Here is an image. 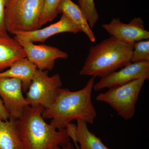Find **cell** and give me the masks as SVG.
Segmentation results:
<instances>
[{
  "label": "cell",
  "mask_w": 149,
  "mask_h": 149,
  "mask_svg": "<svg viewBox=\"0 0 149 149\" xmlns=\"http://www.w3.org/2000/svg\"><path fill=\"white\" fill-rule=\"evenodd\" d=\"M95 80V77H91L85 87L79 91L60 88L54 103L43 111L44 119H51L50 124L58 130L64 129L74 120L93 124L97 115L92 100Z\"/></svg>",
  "instance_id": "1"
},
{
  "label": "cell",
  "mask_w": 149,
  "mask_h": 149,
  "mask_svg": "<svg viewBox=\"0 0 149 149\" xmlns=\"http://www.w3.org/2000/svg\"><path fill=\"white\" fill-rule=\"evenodd\" d=\"M44 109L41 106H27L15 120L24 149H49L70 142L65 128L58 130L46 122L42 116Z\"/></svg>",
  "instance_id": "2"
},
{
  "label": "cell",
  "mask_w": 149,
  "mask_h": 149,
  "mask_svg": "<svg viewBox=\"0 0 149 149\" xmlns=\"http://www.w3.org/2000/svg\"><path fill=\"white\" fill-rule=\"evenodd\" d=\"M133 51V44L111 37L91 47L80 74L105 77L131 63Z\"/></svg>",
  "instance_id": "3"
},
{
  "label": "cell",
  "mask_w": 149,
  "mask_h": 149,
  "mask_svg": "<svg viewBox=\"0 0 149 149\" xmlns=\"http://www.w3.org/2000/svg\"><path fill=\"white\" fill-rule=\"evenodd\" d=\"M43 0H7L5 12L8 34L30 32L39 29Z\"/></svg>",
  "instance_id": "4"
},
{
  "label": "cell",
  "mask_w": 149,
  "mask_h": 149,
  "mask_svg": "<svg viewBox=\"0 0 149 149\" xmlns=\"http://www.w3.org/2000/svg\"><path fill=\"white\" fill-rule=\"evenodd\" d=\"M146 80L141 78L109 88L105 93L99 94L96 100L109 105L124 120H130L134 116L136 104Z\"/></svg>",
  "instance_id": "5"
},
{
  "label": "cell",
  "mask_w": 149,
  "mask_h": 149,
  "mask_svg": "<svg viewBox=\"0 0 149 149\" xmlns=\"http://www.w3.org/2000/svg\"><path fill=\"white\" fill-rule=\"evenodd\" d=\"M61 86L59 74L49 76L47 70L37 69L26 93L25 99L30 106H41L47 109L54 103Z\"/></svg>",
  "instance_id": "6"
},
{
  "label": "cell",
  "mask_w": 149,
  "mask_h": 149,
  "mask_svg": "<svg viewBox=\"0 0 149 149\" xmlns=\"http://www.w3.org/2000/svg\"><path fill=\"white\" fill-rule=\"evenodd\" d=\"M22 92V83L19 79L0 77V97L10 120H17L29 105Z\"/></svg>",
  "instance_id": "7"
},
{
  "label": "cell",
  "mask_w": 149,
  "mask_h": 149,
  "mask_svg": "<svg viewBox=\"0 0 149 149\" xmlns=\"http://www.w3.org/2000/svg\"><path fill=\"white\" fill-rule=\"evenodd\" d=\"M149 79V61L130 63L118 71L102 77L94 84L93 90L101 91L126 84L137 79Z\"/></svg>",
  "instance_id": "8"
},
{
  "label": "cell",
  "mask_w": 149,
  "mask_h": 149,
  "mask_svg": "<svg viewBox=\"0 0 149 149\" xmlns=\"http://www.w3.org/2000/svg\"><path fill=\"white\" fill-rule=\"evenodd\" d=\"M17 41L24 49L26 58L40 70H52L57 59H65L68 57L66 52L56 47L45 44L37 45L29 42Z\"/></svg>",
  "instance_id": "9"
},
{
  "label": "cell",
  "mask_w": 149,
  "mask_h": 149,
  "mask_svg": "<svg viewBox=\"0 0 149 149\" xmlns=\"http://www.w3.org/2000/svg\"><path fill=\"white\" fill-rule=\"evenodd\" d=\"M102 27L111 37L124 42L133 44L149 39V31L145 29L144 22L140 17H134L128 23H123L119 18H113Z\"/></svg>",
  "instance_id": "10"
},
{
  "label": "cell",
  "mask_w": 149,
  "mask_h": 149,
  "mask_svg": "<svg viewBox=\"0 0 149 149\" xmlns=\"http://www.w3.org/2000/svg\"><path fill=\"white\" fill-rule=\"evenodd\" d=\"M80 32V29L69 19L64 15L62 14L60 19L56 23L42 29L17 33L14 35V38L17 41L43 43L50 37L60 33L70 32L76 34Z\"/></svg>",
  "instance_id": "11"
},
{
  "label": "cell",
  "mask_w": 149,
  "mask_h": 149,
  "mask_svg": "<svg viewBox=\"0 0 149 149\" xmlns=\"http://www.w3.org/2000/svg\"><path fill=\"white\" fill-rule=\"evenodd\" d=\"M58 13L64 15L78 28L87 35L92 42L96 41L95 36L87 18L78 5L72 0H61L57 8Z\"/></svg>",
  "instance_id": "12"
},
{
  "label": "cell",
  "mask_w": 149,
  "mask_h": 149,
  "mask_svg": "<svg viewBox=\"0 0 149 149\" xmlns=\"http://www.w3.org/2000/svg\"><path fill=\"white\" fill-rule=\"evenodd\" d=\"M26 58L22 46L14 38L0 37V72L19 60Z\"/></svg>",
  "instance_id": "13"
},
{
  "label": "cell",
  "mask_w": 149,
  "mask_h": 149,
  "mask_svg": "<svg viewBox=\"0 0 149 149\" xmlns=\"http://www.w3.org/2000/svg\"><path fill=\"white\" fill-rule=\"evenodd\" d=\"M37 69L36 66L26 58L19 60L8 69L0 72V77L16 78L22 83L23 92L26 93Z\"/></svg>",
  "instance_id": "14"
},
{
  "label": "cell",
  "mask_w": 149,
  "mask_h": 149,
  "mask_svg": "<svg viewBox=\"0 0 149 149\" xmlns=\"http://www.w3.org/2000/svg\"><path fill=\"white\" fill-rule=\"evenodd\" d=\"M0 149H24L14 120L0 119Z\"/></svg>",
  "instance_id": "15"
},
{
  "label": "cell",
  "mask_w": 149,
  "mask_h": 149,
  "mask_svg": "<svg viewBox=\"0 0 149 149\" xmlns=\"http://www.w3.org/2000/svg\"><path fill=\"white\" fill-rule=\"evenodd\" d=\"M76 135L80 149H111L108 148L100 138L88 129V123L83 120H77Z\"/></svg>",
  "instance_id": "16"
},
{
  "label": "cell",
  "mask_w": 149,
  "mask_h": 149,
  "mask_svg": "<svg viewBox=\"0 0 149 149\" xmlns=\"http://www.w3.org/2000/svg\"><path fill=\"white\" fill-rule=\"evenodd\" d=\"M61 0H43L42 12L40 17V28L52 22L58 15V7Z\"/></svg>",
  "instance_id": "17"
},
{
  "label": "cell",
  "mask_w": 149,
  "mask_h": 149,
  "mask_svg": "<svg viewBox=\"0 0 149 149\" xmlns=\"http://www.w3.org/2000/svg\"><path fill=\"white\" fill-rule=\"evenodd\" d=\"M78 5L85 15L91 28H93L99 19L98 12L94 0H77Z\"/></svg>",
  "instance_id": "18"
},
{
  "label": "cell",
  "mask_w": 149,
  "mask_h": 149,
  "mask_svg": "<svg viewBox=\"0 0 149 149\" xmlns=\"http://www.w3.org/2000/svg\"><path fill=\"white\" fill-rule=\"evenodd\" d=\"M131 63L149 61V40H143L133 44Z\"/></svg>",
  "instance_id": "19"
},
{
  "label": "cell",
  "mask_w": 149,
  "mask_h": 149,
  "mask_svg": "<svg viewBox=\"0 0 149 149\" xmlns=\"http://www.w3.org/2000/svg\"><path fill=\"white\" fill-rule=\"evenodd\" d=\"M7 0H0V37H10L6 28L5 12Z\"/></svg>",
  "instance_id": "20"
},
{
  "label": "cell",
  "mask_w": 149,
  "mask_h": 149,
  "mask_svg": "<svg viewBox=\"0 0 149 149\" xmlns=\"http://www.w3.org/2000/svg\"><path fill=\"white\" fill-rule=\"evenodd\" d=\"M68 135L70 138L73 141L74 144V147L76 149H80L79 146L78 145L77 135H76V129L77 125L73 123H69L65 127Z\"/></svg>",
  "instance_id": "21"
},
{
  "label": "cell",
  "mask_w": 149,
  "mask_h": 149,
  "mask_svg": "<svg viewBox=\"0 0 149 149\" xmlns=\"http://www.w3.org/2000/svg\"><path fill=\"white\" fill-rule=\"evenodd\" d=\"M9 115L4 106L1 99L0 97V119L3 120H7L9 119Z\"/></svg>",
  "instance_id": "22"
},
{
  "label": "cell",
  "mask_w": 149,
  "mask_h": 149,
  "mask_svg": "<svg viewBox=\"0 0 149 149\" xmlns=\"http://www.w3.org/2000/svg\"><path fill=\"white\" fill-rule=\"evenodd\" d=\"M49 149H76V148H75V147L73 146V144L70 142L63 146H56L52 147Z\"/></svg>",
  "instance_id": "23"
}]
</instances>
